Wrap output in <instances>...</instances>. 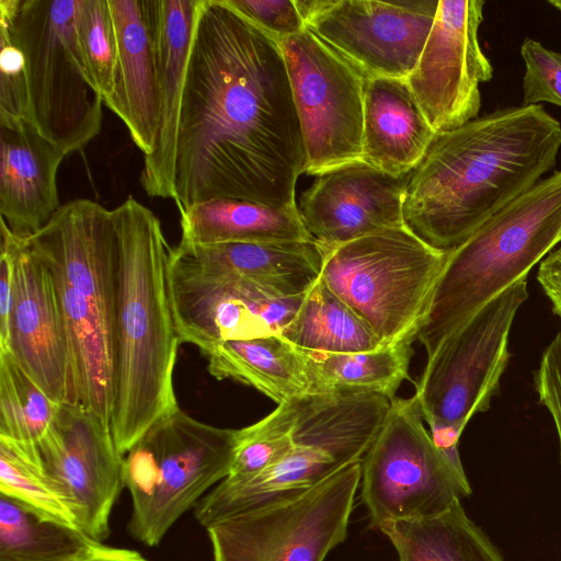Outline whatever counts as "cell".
I'll return each mask as SVG.
<instances>
[{
    "label": "cell",
    "instance_id": "1",
    "mask_svg": "<svg viewBox=\"0 0 561 561\" xmlns=\"http://www.w3.org/2000/svg\"><path fill=\"white\" fill-rule=\"evenodd\" d=\"M306 153L278 41L228 0H199L181 100L173 198L297 207Z\"/></svg>",
    "mask_w": 561,
    "mask_h": 561
},
{
    "label": "cell",
    "instance_id": "2",
    "mask_svg": "<svg viewBox=\"0 0 561 561\" xmlns=\"http://www.w3.org/2000/svg\"><path fill=\"white\" fill-rule=\"evenodd\" d=\"M561 124L541 105L499 108L437 134L410 172L403 225L449 252L549 172Z\"/></svg>",
    "mask_w": 561,
    "mask_h": 561
},
{
    "label": "cell",
    "instance_id": "3",
    "mask_svg": "<svg viewBox=\"0 0 561 561\" xmlns=\"http://www.w3.org/2000/svg\"><path fill=\"white\" fill-rule=\"evenodd\" d=\"M112 211L116 248L110 428L124 456L179 409L173 373L181 342L168 288L171 247L159 218L131 196Z\"/></svg>",
    "mask_w": 561,
    "mask_h": 561
},
{
    "label": "cell",
    "instance_id": "4",
    "mask_svg": "<svg viewBox=\"0 0 561 561\" xmlns=\"http://www.w3.org/2000/svg\"><path fill=\"white\" fill-rule=\"evenodd\" d=\"M24 239L53 277L68 332L78 402L110 426L113 211L90 199H73Z\"/></svg>",
    "mask_w": 561,
    "mask_h": 561
},
{
    "label": "cell",
    "instance_id": "5",
    "mask_svg": "<svg viewBox=\"0 0 561 561\" xmlns=\"http://www.w3.org/2000/svg\"><path fill=\"white\" fill-rule=\"evenodd\" d=\"M561 241V171L541 179L448 252L419 322L431 357L458 327Z\"/></svg>",
    "mask_w": 561,
    "mask_h": 561
},
{
    "label": "cell",
    "instance_id": "6",
    "mask_svg": "<svg viewBox=\"0 0 561 561\" xmlns=\"http://www.w3.org/2000/svg\"><path fill=\"white\" fill-rule=\"evenodd\" d=\"M76 0H0L24 56L28 122L66 156L100 131L104 100L82 60L73 25Z\"/></svg>",
    "mask_w": 561,
    "mask_h": 561
},
{
    "label": "cell",
    "instance_id": "7",
    "mask_svg": "<svg viewBox=\"0 0 561 561\" xmlns=\"http://www.w3.org/2000/svg\"><path fill=\"white\" fill-rule=\"evenodd\" d=\"M238 430L199 422L180 408L124 455L131 496L130 535L158 546L172 525L231 470Z\"/></svg>",
    "mask_w": 561,
    "mask_h": 561
},
{
    "label": "cell",
    "instance_id": "8",
    "mask_svg": "<svg viewBox=\"0 0 561 561\" xmlns=\"http://www.w3.org/2000/svg\"><path fill=\"white\" fill-rule=\"evenodd\" d=\"M320 279L370 328L382 345L415 333L448 252L405 227L322 249Z\"/></svg>",
    "mask_w": 561,
    "mask_h": 561
},
{
    "label": "cell",
    "instance_id": "9",
    "mask_svg": "<svg viewBox=\"0 0 561 561\" xmlns=\"http://www.w3.org/2000/svg\"><path fill=\"white\" fill-rule=\"evenodd\" d=\"M527 298L525 277L481 307L427 358L414 396L434 444L451 461L460 459L459 438L469 420L488 411L500 392L511 328Z\"/></svg>",
    "mask_w": 561,
    "mask_h": 561
},
{
    "label": "cell",
    "instance_id": "10",
    "mask_svg": "<svg viewBox=\"0 0 561 561\" xmlns=\"http://www.w3.org/2000/svg\"><path fill=\"white\" fill-rule=\"evenodd\" d=\"M419 401L393 398L387 419L362 460L360 496L371 525L437 516L471 494L423 425Z\"/></svg>",
    "mask_w": 561,
    "mask_h": 561
},
{
    "label": "cell",
    "instance_id": "11",
    "mask_svg": "<svg viewBox=\"0 0 561 561\" xmlns=\"http://www.w3.org/2000/svg\"><path fill=\"white\" fill-rule=\"evenodd\" d=\"M362 461L294 497L206 528L214 561H323L347 534Z\"/></svg>",
    "mask_w": 561,
    "mask_h": 561
},
{
    "label": "cell",
    "instance_id": "12",
    "mask_svg": "<svg viewBox=\"0 0 561 561\" xmlns=\"http://www.w3.org/2000/svg\"><path fill=\"white\" fill-rule=\"evenodd\" d=\"M278 43L300 123L305 173L318 176L362 161L365 75L307 27Z\"/></svg>",
    "mask_w": 561,
    "mask_h": 561
},
{
    "label": "cell",
    "instance_id": "13",
    "mask_svg": "<svg viewBox=\"0 0 561 561\" xmlns=\"http://www.w3.org/2000/svg\"><path fill=\"white\" fill-rule=\"evenodd\" d=\"M305 26L366 78L407 79L434 23L438 0H295Z\"/></svg>",
    "mask_w": 561,
    "mask_h": 561
},
{
    "label": "cell",
    "instance_id": "14",
    "mask_svg": "<svg viewBox=\"0 0 561 561\" xmlns=\"http://www.w3.org/2000/svg\"><path fill=\"white\" fill-rule=\"evenodd\" d=\"M36 445L42 472L60 494L78 529L103 542L124 484V456L107 426L80 404L64 403Z\"/></svg>",
    "mask_w": 561,
    "mask_h": 561
},
{
    "label": "cell",
    "instance_id": "15",
    "mask_svg": "<svg viewBox=\"0 0 561 561\" xmlns=\"http://www.w3.org/2000/svg\"><path fill=\"white\" fill-rule=\"evenodd\" d=\"M168 288L180 342L202 353L227 341L282 334L304 296L286 297L245 278L203 271L172 248Z\"/></svg>",
    "mask_w": 561,
    "mask_h": 561
},
{
    "label": "cell",
    "instance_id": "16",
    "mask_svg": "<svg viewBox=\"0 0 561 561\" xmlns=\"http://www.w3.org/2000/svg\"><path fill=\"white\" fill-rule=\"evenodd\" d=\"M483 7L482 0H439L419 61L407 78L436 135L478 117L479 84L493 77L478 39Z\"/></svg>",
    "mask_w": 561,
    "mask_h": 561
},
{
    "label": "cell",
    "instance_id": "17",
    "mask_svg": "<svg viewBox=\"0 0 561 561\" xmlns=\"http://www.w3.org/2000/svg\"><path fill=\"white\" fill-rule=\"evenodd\" d=\"M55 402L79 404L68 332L51 274L18 236L7 350Z\"/></svg>",
    "mask_w": 561,
    "mask_h": 561
},
{
    "label": "cell",
    "instance_id": "18",
    "mask_svg": "<svg viewBox=\"0 0 561 561\" xmlns=\"http://www.w3.org/2000/svg\"><path fill=\"white\" fill-rule=\"evenodd\" d=\"M409 175L390 174L363 160L320 174L297 203L301 221L321 249L404 227Z\"/></svg>",
    "mask_w": 561,
    "mask_h": 561
},
{
    "label": "cell",
    "instance_id": "19",
    "mask_svg": "<svg viewBox=\"0 0 561 561\" xmlns=\"http://www.w3.org/2000/svg\"><path fill=\"white\" fill-rule=\"evenodd\" d=\"M198 2L199 0H149L160 121L154 150L144 160L140 184L151 197L173 198L181 100Z\"/></svg>",
    "mask_w": 561,
    "mask_h": 561
},
{
    "label": "cell",
    "instance_id": "20",
    "mask_svg": "<svg viewBox=\"0 0 561 561\" xmlns=\"http://www.w3.org/2000/svg\"><path fill=\"white\" fill-rule=\"evenodd\" d=\"M116 43L114 91L104 105L125 124L131 140L150 156L156 147L160 101L149 0H108Z\"/></svg>",
    "mask_w": 561,
    "mask_h": 561
},
{
    "label": "cell",
    "instance_id": "21",
    "mask_svg": "<svg viewBox=\"0 0 561 561\" xmlns=\"http://www.w3.org/2000/svg\"><path fill=\"white\" fill-rule=\"evenodd\" d=\"M65 157L26 121L0 125V214L14 234L37 232L61 206L56 178Z\"/></svg>",
    "mask_w": 561,
    "mask_h": 561
},
{
    "label": "cell",
    "instance_id": "22",
    "mask_svg": "<svg viewBox=\"0 0 561 561\" xmlns=\"http://www.w3.org/2000/svg\"><path fill=\"white\" fill-rule=\"evenodd\" d=\"M172 251L203 271L245 278L286 297L304 295L319 278L323 260L316 242H179Z\"/></svg>",
    "mask_w": 561,
    "mask_h": 561
},
{
    "label": "cell",
    "instance_id": "23",
    "mask_svg": "<svg viewBox=\"0 0 561 561\" xmlns=\"http://www.w3.org/2000/svg\"><path fill=\"white\" fill-rule=\"evenodd\" d=\"M435 136L407 79L367 78L364 162L394 175L410 173L423 159Z\"/></svg>",
    "mask_w": 561,
    "mask_h": 561
},
{
    "label": "cell",
    "instance_id": "24",
    "mask_svg": "<svg viewBox=\"0 0 561 561\" xmlns=\"http://www.w3.org/2000/svg\"><path fill=\"white\" fill-rule=\"evenodd\" d=\"M203 354L211 376L251 386L277 404L313 393L302 351L280 334L222 342Z\"/></svg>",
    "mask_w": 561,
    "mask_h": 561
},
{
    "label": "cell",
    "instance_id": "25",
    "mask_svg": "<svg viewBox=\"0 0 561 561\" xmlns=\"http://www.w3.org/2000/svg\"><path fill=\"white\" fill-rule=\"evenodd\" d=\"M183 244L227 242H314L298 208L213 198L180 213Z\"/></svg>",
    "mask_w": 561,
    "mask_h": 561
},
{
    "label": "cell",
    "instance_id": "26",
    "mask_svg": "<svg viewBox=\"0 0 561 561\" xmlns=\"http://www.w3.org/2000/svg\"><path fill=\"white\" fill-rule=\"evenodd\" d=\"M379 530L393 545L399 561H504L460 502L437 516L392 522Z\"/></svg>",
    "mask_w": 561,
    "mask_h": 561
},
{
    "label": "cell",
    "instance_id": "27",
    "mask_svg": "<svg viewBox=\"0 0 561 561\" xmlns=\"http://www.w3.org/2000/svg\"><path fill=\"white\" fill-rule=\"evenodd\" d=\"M412 341L382 345L356 353H322L301 350L318 392H374L390 400L401 382L409 379Z\"/></svg>",
    "mask_w": 561,
    "mask_h": 561
},
{
    "label": "cell",
    "instance_id": "28",
    "mask_svg": "<svg viewBox=\"0 0 561 561\" xmlns=\"http://www.w3.org/2000/svg\"><path fill=\"white\" fill-rule=\"evenodd\" d=\"M298 348L322 353L373 351L381 342L320 277L304 294L282 334Z\"/></svg>",
    "mask_w": 561,
    "mask_h": 561
},
{
    "label": "cell",
    "instance_id": "29",
    "mask_svg": "<svg viewBox=\"0 0 561 561\" xmlns=\"http://www.w3.org/2000/svg\"><path fill=\"white\" fill-rule=\"evenodd\" d=\"M100 543L0 494V561H75Z\"/></svg>",
    "mask_w": 561,
    "mask_h": 561
},
{
    "label": "cell",
    "instance_id": "30",
    "mask_svg": "<svg viewBox=\"0 0 561 561\" xmlns=\"http://www.w3.org/2000/svg\"><path fill=\"white\" fill-rule=\"evenodd\" d=\"M60 403L51 400L8 351H0V438L37 444Z\"/></svg>",
    "mask_w": 561,
    "mask_h": 561
},
{
    "label": "cell",
    "instance_id": "31",
    "mask_svg": "<svg viewBox=\"0 0 561 561\" xmlns=\"http://www.w3.org/2000/svg\"><path fill=\"white\" fill-rule=\"evenodd\" d=\"M0 494L44 518L76 527L69 507L42 472L35 444L0 438Z\"/></svg>",
    "mask_w": 561,
    "mask_h": 561
},
{
    "label": "cell",
    "instance_id": "32",
    "mask_svg": "<svg viewBox=\"0 0 561 561\" xmlns=\"http://www.w3.org/2000/svg\"><path fill=\"white\" fill-rule=\"evenodd\" d=\"M78 47L103 100L114 91L117 43L108 0H76L73 14Z\"/></svg>",
    "mask_w": 561,
    "mask_h": 561
},
{
    "label": "cell",
    "instance_id": "33",
    "mask_svg": "<svg viewBox=\"0 0 561 561\" xmlns=\"http://www.w3.org/2000/svg\"><path fill=\"white\" fill-rule=\"evenodd\" d=\"M294 401L278 407L259 422L238 430L234 459L227 478L255 476L280 461L294 448Z\"/></svg>",
    "mask_w": 561,
    "mask_h": 561
},
{
    "label": "cell",
    "instance_id": "34",
    "mask_svg": "<svg viewBox=\"0 0 561 561\" xmlns=\"http://www.w3.org/2000/svg\"><path fill=\"white\" fill-rule=\"evenodd\" d=\"M0 46V125L28 122L24 56L10 27L2 22Z\"/></svg>",
    "mask_w": 561,
    "mask_h": 561
},
{
    "label": "cell",
    "instance_id": "35",
    "mask_svg": "<svg viewBox=\"0 0 561 561\" xmlns=\"http://www.w3.org/2000/svg\"><path fill=\"white\" fill-rule=\"evenodd\" d=\"M520 54L525 62L523 105L552 103L561 107V54L525 38Z\"/></svg>",
    "mask_w": 561,
    "mask_h": 561
},
{
    "label": "cell",
    "instance_id": "36",
    "mask_svg": "<svg viewBox=\"0 0 561 561\" xmlns=\"http://www.w3.org/2000/svg\"><path fill=\"white\" fill-rule=\"evenodd\" d=\"M228 2L277 41L297 34L306 27L295 0H228Z\"/></svg>",
    "mask_w": 561,
    "mask_h": 561
},
{
    "label": "cell",
    "instance_id": "37",
    "mask_svg": "<svg viewBox=\"0 0 561 561\" xmlns=\"http://www.w3.org/2000/svg\"><path fill=\"white\" fill-rule=\"evenodd\" d=\"M18 236L1 219L0 253V351L7 350L9 342V319L15 270Z\"/></svg>",
    "mask_w": 561,
    "mask_h": 561
},
{
    "label": "cell",
    "instance_id": "38",
    "mask_svg": "<svg viewBox=\"0 0 561 561\" xmlns=\"http://www.w3.org/2000/svg\"><path fill=\"white\" fill-rule=\"evenodd\" d=\"M537 279L552 305V311L561 319V247L541 261Z\"/></svg>",
    "mask_w": 561,
    "mask_h": 561
},
{
    "label": "cell",
    "instance_id": "39",
    "mask_svg": "<svg viewBox=\"0 0 561 561\" xmlns=\"http://www.w3.org/2000/svg\"><path fill=\"white\" fill-rule=\"evenodd\" d=\"M75 561H148L139 552L124 548H113L100 543L89 554Z\"/></svg>",
    "mask_w": 561,
    "mask_h": 561
},
{
    "label": "cell",
    "instance_id": "40",
    "mask_svg": "<svg viewBox=\"0 0 561 561\" xmlns=\"http://www.w3.org/2000/svg\"><path fill=\"white\" fill-rule=\"evenodd\" d=\"M548 3L561 11V0H550Z\"/></svg>",
    "mask_w": 561,
    "mask_h": 561
}]
</instances>
